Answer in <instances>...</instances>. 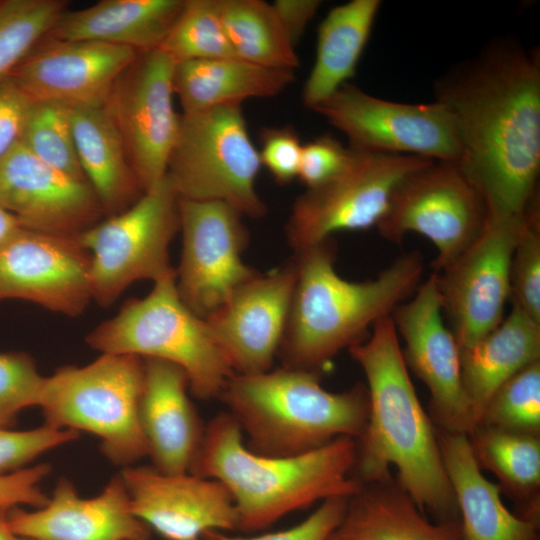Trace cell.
Segmentation results:
<instances>
[{
    "instance_id": "30",
    "label": "cell",
    "mask_w": 540,
    "mask_h": 540,
    "mask_svg": "<svg viewBox=\"0 0 540 540\" xmlns=\"http://www.w3.org/2000/svg\"><path fill=\"white\" fill-rule=\"evenodd\" d=\"M380 6V0H351L322 20L315 62L302 90L306 107L312 110L354 76Z\"/></svg>"
},
{
    "instance_id": "35",
    "label": "cell",
    "mask_w": 540,
    "mask_h": 540,
    "mask_svg": "<svg viewBox=\"0 0 540 540\" xmlns=\"http://www.w3.org/2000/svg\"><path fill=\"white\" fill-rule=\"evenodd\" d=\"M20 143L45 164L88 182L79 164L68 105L34 101Z\"/></svg>"
},
{
    "instance_id": "39",
    "label": "cell",
    "mask_w": 540,
    "mask_h": 540,
    "mask_svg": "<svg viewBox=\"0 0 540 540\" xmlns=\"http://www.w3.org/2000/svg\"><path fill=\"white\" fill-rule=\"evenodd\" d=\"M79 437L80 433L74 430L59 429L45 423L22 431L0 428V474L27 467L40 455Z\"/></svg>"
},
{
    "instance_id": "25",
    "label": "cell",
    "mask_w": 540,
    "mask_h": 540,
    "mask_svg": "<svg viewBox=\"0 0 540 540\" xmlns=\"http://www.w3.org/2000/svg\"><path fill=\"white\" fill-rule=\"evenodd\" d=\"M184 0H102L66 11L44 40H88L138 53L161 47Z\"/></svg>"
},
{
    "instance_id": "15",
    "label": "cell",
    "mask_w": 540,
    "mask_h": 540,
    "mask_svg": "<svg viewBox=\"0 0 540 540\" xmlns=\"http://www.w3.org/2000/svg\"><path fill=\"white\" fill-rule=\"evenodd\" d=\"M174 66L160 48L139 53L116 79L104 104L144 192L166 175L179 128Z\"/></svg>"
},
{
    "instance_id": "27",
    "label": "cell",
    "mask_w": 540,
    "mask_h": 540,
    "mask_svg": "<svg viewBox=\"0 0 540 540\" xmlns=\"http://www.w3.org/2000/svg\"><path fill=\"white\" fill-rule=\"evenodd\" d=\"M70 110L79 164L106 217L125 211L144 190L117 128L104 105Z\"/></svg>"
},
{
    "instance_id": "24",
    "label": "cell",
    "mask_w": 540,
    "mask_h": 540,
    "mask_svg": "<svg viewBox=\"0 0 540 540\" xmlns=\"http://www.w3.org/2000/svg\"><path fill=\"white\" fill-rule=\"evenodd\" d=\"M439 447L457 505L460 540H539L540 518L512 513L500 485L481 472L468 435L437 431Z\"/></svg>"
},
{
    "instance_id": "4",
    "label": "cell",
    "mask_w": 540,
    "mask_h": 540,
    "mask_svg": "<svg viewBox=\"0 0 540 540\" xmlns=\"http://www.w3.org/2000/svg\"><path fill=\"white\" fill-rule=\"evenodd\" d=\"M356 455L351 437L296 456L257 454L225 411L205 425L190 473L222 483L233 499L238 530L251 533L314 503L353 496L362 486L354 475Z\"/></svg>"
},
{
    "instance_id": "40",
    "label": "cell",
    "mask_w": 540,
    "mask_h": 540,
    "mask_svg": "<svg viewBox=\"0 0 540 540\" xmlns=\"http://www.w3.org/2000/svg\"><path fill=\"white\" fill-rule=\"evenodd\" d=\"M303 144L291 126L268 127L260 132L259 157L273 179L281 185L298 177Z\"/></svg>"
},
{
    "instance_id": "29",
    "label": "cell",
    "mask_w": 540,
    "mask_h": 540,
    "mask_svg": "<svg viewBox=\"0 0 540 540\" xmlns=\"http://www.w3.org/2000/svg\"><path fill=\"white\" fill-rule=\"evenodd\" d=\"M295 79L294 71L256 65L239 58L190 60L175 63L174 94L182 113L226 105L249 98L278 95Z\"/></svg>"
},
{
    "instance_id": "7",
    "label": "cell",
    "mask_w": 540,
    "mask_h": 540,
    "mask_svg": "<svg viewBox=\"0 0 540 540\" xmlns=\"http://www.w3.org/2000/svg\"><path fill=\"white\" fill-rule=\"evenodd\" d=\"M143 385V358L102 353L46 377L39 407L45 424L95 435L102 454L125 468L148 456L139 419Z\"/></svg>"
},
{
    "instance_id": "42",
    "label": "cell",
    "mask_w": 540,
    "mask_h": 540,
    "mask_svg": "<svg viewBox=\"0 0 540 540\" xmlns=\"http://www.w3.org/2000/svg\"><path fill=\"white\" fill-rule=\"evenodd\" d=\"M350 147L330 135L303 144L298 178L307 188L316 187L335 176L347 163Z\"/></svg>"
},
{
    "instance_id": "8",
    "label": "cell",
    "mask_w": 540,
    "mask_h": 540,
    "mask_svg": "<svg viewBox=\"0 0 540 540\" xmlns=\"http://www.w3.org/2000/svg\"><path fill=\"white\" fill-rule=\"evenodd\" d=\"M260 168L241 105L180 114L166 172L180 199L220 201L261 218L267 207L256 191Z\"/></svg>"
},
{
    "instance_id": "32",
    "label": "cell",
    "mask_w": 540,
    "mask_h": 540,
    "mask_svg": "<svg viewBox=\"0 0 540 540\" xmlns=\"http://www.w3.org/2000/svg\"><path fill=\"white\" fill-rule=\"evenodd\" d=\"M222 20L235 56L247 62L294 71L299 57L272 4L222 0Z\"/></svg>"
},
{
    "instance_id": "13",
    "label": "cell",
    "mask_w": 540,
    "mask_h": 540,
    "mask_svg": "<svg viewBox=\"0 0 540 540\" xmlns=\"http://www.w3.org/2000/svg\"><path fill=\"white\" fill-rule=\"evenodd\" d=\"M524 216L489 212L474 241L436 273L442 311L460 350L477 343L505 317L511 259Z\"/></svg>"
},
{
    "instance_id": "47",
    "label": "cell",
    "mask_w": 540,
    "mask_h": 540,
    "mask_svg": "<svg viewBox=\"0 0 540 540\" xmlns=\"http://www.w3.org/2000/svg\"><path fill=\"white\" fill-rule=\"evenodd\" d=\"M9 511L0 509V540H25L12 530L8 517Z\"/></svg>"
},
{
    "instance_id": "43",
    "label": "cell",
    "mask_w": 540,
    "mask_h": 540,
    "mask_svg": "<svg viewBox=\"0 0 540 540\" xmlns=\"http://www.w3.org/2000/svg\"><path fill=\"white\" fill-rule=\"evenodd\" d=\"M51 472V465L42 463L0 474V509L11 510L20 505L34 509L43 507L49 497L41 483Z\"/></svg>"
},
{
    "instance_id": "9",
    "label": "cell",
    "mask_w": 540,
    "mask_h": 540,
    "mask_svg": "<svg viewBox=\"0 0 540 540\" xmlns=\"http://www.w3.org/2000/svg\"><path fill=\"white\" fill-rule=\"evenodd\" d=\"M179 230V196L166 174L131 207L76 236L91 256L92 300L109 307L135 281L175 274L169 245Z\"/></svg>"
},
{
    "instance_id": "17",
    "label": "cell",
    "mask_w": 540,
    "mask_h": 540,
    "mask_svg": "<svg viewBox=\"0 0 540 540\" xmlns=\"http://www.w3.org/2000/svg\"><path fill=\"white\" fill-rule=\"evenodd\" d=\"M90 266L76 237L21 227L0 248V300L23 299L77 317L92 301Z\"/></svg>"
},
{
    "instance_id": "14",
    "label": "cell",
    "mask_w": 540,
    "mask_h": 540,
    "mask_svg": "<svg viewBox=\"0 0 540 540\" xmlns=\"http://www.w3.org/2000/svg\"><path fill=\"white\" fill-rule=\"evenodd\" d=\"M182 251L176 271L181 300L207 319L259 272L243 252L249 235L242 215L220 201L179 198Z\"/></svg>"
},
{
    "instance_id": "21",
    "label": "cell",
    "mask_w": 540,
    "mask_h": 540,
    "mask_svg": "<svg viewBox=\"0 0 540 540\" xmlns=\"http://www.w3.org/2000/svg\"><path fill=\"white\" fill-rule=\"evenodd\" d=\"M138 54L97 41L44 40L10 77L33 101L103 106L116 79Z\"/></svg>"
},
{
    "instance_id": "31",
    "label": "cell",
    "mask_w": 540,
    "mask_h": 540,
    "mask_svg": "<svg viewBox=\"0 0 540 540\" xmlns=\"http://www.w3.org/2000/svg\"><path fill=\"white\" fill-rule=\"evenodd\" d=\"M468 439L478 465L521 501L518 515L540 517V436L477 426Z\"/></svg>"
},
{
    "instance_id": "10",
    "label": "cell",
    "mask_w": 540,
    "mask_h": 540,
    "mask_svg": "<svg viewBox=\"0 0 540 540\" xmlns=\"http://www.w3.org/2000/svg\"><path fill=\"white\" fill-rule=\"evenodd\" d=\"M432 161L350 147L347 163L335 176L295 199L285 226L289 245L297 252L337 232L376 227L401 181Z\"/></svg>"
},
{
    "instance_id": "33",
    "label": "cell",
    "mask_w": 540,
    "mask_h": 540,
    "mask_svg": "<svg viewBox=\"0 0 540 540\" xmlns=\"http://www.w3.org/2000/svg\"><path fill=\"white\" fill-rule=\"evenodd\" d=\"M67 7L66 0H0V80L44 41Z\"/></svg>"
},
{
    "instance_id": "5",
    "label": "cell",
    "mask_w": 540,
    "mask_h": 540,
    "mask_svg": "<svg viewBox=\"0 0 540 540\" xmlns=\"http://www.w3.org/2000/svg\"><path fill=\"white\" fill-rule=\"evenodd\" d=\"M219 398L247 448L266 456H296L340 437L358 439L368 416L364 384L331 392L322 387L320 373L286 366L235 373Z\"/></svg>"
},
{
    "instance_id": "28",
    "label": "cell",
    "mask_w": 540,
    "mask_h": 540,
    "mask_svg": "<svg viewBox=\"0 0 540 540\" xmlns=\"http://www.w3.org/2000/svg\"><path fill=\"white\" fill-rule=\"evenodd\" d=\"M460 352L462 384L477 427L493 394L540 360V324L512 308L496 328Z\"/></svg>"
},
{
    "instance_id": "20",
    "label": "cell",
    "mask_w": 540,
    "mask_h": 540,
    "mask_svg": "<svg viewBox=\"0 0 540 540\" xmlns=\"http://www.w3.org/2000/svg\"><path fill=\"white\" fill-rule=\"evenodd\" d=\"M297 268L294 257L240 286L206 319L237 374L272 369L285 330Z\"/></svg>"
},
{
    "instance_id": "3",
    "label": "cell",
    "mask_w": 540,
    "mask_h": 540,
    "mask_svg": "<svg viewBox=\"0 0 540 540\" xmlns=\"http://www.w3.org/2000/svg\"><path fill=\"white\" fill-rule=\"evenodd\" d=\"M296 283L277 357L282 366L320 373L340 351L410 298L424 274L420 252H407L366 281H348L335 269L328 238L295 252Z\"/></svg>"
},
{
    "instance_id": "23",
    "label": "cell",
    "mask_w": 540,
    "mask_h": 540,
    "mask_svg": "<svg viewBox=\"0 0 540 540\" xmlns=\"http://www.w3.org/2000/svg\"><path fill=\"white\" fill-rule=\"evenodd\" d=\"M139 419L148 456L155 469L188 473L205 425L189 398L184 371L167 361L145 358Z\"/></svg>"
},
{
    "instance_id": "38",
    "label": "cell",
    "mask_w": 540,
    "mask_h": 540,
    "mask_svg": "<svg viewBox=\"0 0 540 540\" xmlns=\"http://www.w3.org/2000/svg\"><path fill=\"white\" fill-rule=\"evenodd\" d=\"M45 383L28 353H0V428L11 429L23 410L40 405Z\"/></svg>"
},
{
    "instance_id": "16",
    "label": "cell",
    "mask_w": 540,
    "mask_h": 540,
    "mask_svg": "<svg viewBox=\"0 0 540 540\" xmlns=\"http://www.w3.org/2000/svg\"><path fill=\"white\" fill-rule=\"evenodd\" d=\"M437 275L432 272L413 297L397 306L391 318L407 368L426 385L440 430L469 435L476 423L462 379L460 347L442 316Z\"/></svg>"
},
{
    "instance_id": "37",
    "label": "cell",
    "mask_w": 540,
    "mask_h": 540,
    "mask_svg": "<svg viewBox=\"0 0 540 540\" xmlns=\"http://www.w3.org/2000/svg\"><path fill=\"white\" fill-rule=\"evenodd\" d=\"M509 301L540 324V214L538 196L527 209L510 265Z\"/></svg>"
},
{
    "instance_id": "11",
    "label": "cell",
    "mask_w": 540,
    "mask_h": 540,
    "mask_svg": "<svg viewBox=\"0 0 540 540\" xmlns=\"http://www.w3.org/2000/svg\"><path fill=\"white\" fill-rule=\"evenodd\" d=\"M487 203L457 162L432 161L397 186L376 225L380 235L401 243L408 233L429 239L438 273L479 235L488 218Z\"/></svg>"
},
{
    "instance_id": "6",
    "label": "cell",
    "mask_w": 540,
    "mask_h": 540,
    "mask_svg": "<svg viewBox=\"0 0 540 540\" xmlns=\"http://www.w3.org/2000/svg\"><path fill=\"white\" fill-rule=\"evenodd\" d=\"M101 353L153 358L181 368L190 393L219 398L235 374L206 319L190 310L176 288V273L154 282L143 298H130L85 338Z\"/></svg>"
},
{
    "instance_id": "2",
    "label": "cell",
    "mask_w": 540,
    "mask_h": 540,
    "mask_svg": "<svg viewBox=\"0 0 540 540\" xmlns=\"http://www.w3.org/2000/svg\"><path fill=\"white\" fill-rule=\"evenodd\" d=\"M391 316L379 320L366 341L348 351L366 378L368 416L356 439L355 477L362 483L393 479L437 522L458 521L454 494L437 431L418 399Z\"/></svg>"
},
{
    "instance_id": "44",
    "label": "cell",
    "mask_w": 540,
    "mask_h": 540,
    "mask_svg": "<svg viewBox=\"0 0 540 540\" xmlns=\"http://www.w3.org/2000/svg\"><path fill=\"white\" fill-rule=\"evenodd\" d=\"M33 102L11 77L0 80V159L20 143Z\"/></svg>"
},
{
    "instance_id": "45",
    "label": "cell",
    "mask_w": 540,
    "mask_h": 540,
    "mask_svg": "<svg viewBox=\"0 0 540 540\" xmlns=\"http://www.w3.org/2000/svg\"><path fill=\"white\" fill-rule=\"evenodd\" d=\"M294 46L321 6L319 0H276L272 3Z\"/></svg>"
},
{
    "instance_id": "26",
    "label": "cell",
    "mask_w": 540,
    "mask_h": 540,
    "mask_svg": "<svg viewBox=\"0 0 540 540\" xmlns=\"http://www.w3.org/2000/svg\"><path fill=\"white\" fill-rule=\"evenodd\" d=\"M327 540H460V526L430 521L391 479L362 484Z\"/></svg>"
},
{
    "instance_id": "49",
    "label": "cell",
    "mask_w": 540,
    "mask_h": 540,
    "mask_svg": "<svg viewBox=\"0 0 540 540\" xmlns=\"http://www.w3.org/2000/svg\"><path fill=\"white\" fill-rule=\"evenodd\" d=\"M25 540H28V539H25Z\"/></svg>"
},
{
    "instance_id": "19",
    "label": "cell",
    "mask_w": 540,
    "mask_h": 540,
    "mask_svg": "<svg viewBox=\"0 0 540 540\" xmlns=\"http://www.w3.org/2000/svg\"><path fill=\"white\" fill-rule=\"evenodd\" d=\"M0 207L23 228L70 237L106 217L88 182L45 164L22 143L0 159Z\"/></svg>"
},
{
    "instance_id": "41",
    "label": "cell",
    "mask_w": 540,
    "mask_h": 540,
    "mask_svg": "<svg viewBox=\"0 0 540 540\" xmlns=\"http://www.w3.org/2000/svg\"><path fill=\"white\" fill-rule=\"evenodd\" d=\"M349 498L324 500L303 521L285 530L257 536H233L223 532H208L218 540H327L341 520Z\"/></svg>"
},
{
    "instance_id": "18",
    "label": "cell",
    "mask_w": 540,
    "mask_h": 540,
    "mask_svg": "<svg viewBox=\"0 0 540 540\" xmlns=\"http://www.w3.org/2000/svg\"><path fill=\"white\" fill-rule=\"evenodd\" d=\"M120 476L136 517L166 540H199L208 532L238 530L233 499L215 479L164 473L153 466H128Z\"/></svg>"
},
{
    "instance_id": "36",
    "label": "cell",
    "mask_w": 540,
    "mask_h": 540,
    "mask_svg": "<svg viewBox=\"0 0 540 540\" xmlns=\"http://www.w3.org/2000/svg\"><path fill=\"white\" fill-rule=\"evenodd\" d=\"M478 426L540 436V360L519 371L493 394Z\"/></svg>"
},
{
    "instance_id": "48",
    "label": "cell",
    "mask_w": 540,
    "mask_h": 540,
    "mask_svg": "<svg viewBox=\"0 0 540 540\" xmlns=\"http://www.w3.org/2000/svg\"><path fill=\"white\" fill-rule=\"evenodd\" d=\"M199 540H218V539L212 536L211 534H206L204 537H202Z\"/></svg>"
},
{
    "instance_id": "34",
    "label": "cell",
    "mask_w": 540,
    "mask_h": 540,
    "mask_svg": "<svg viewBox=\"0 0 540 540\" xmlns=\"http://www.w3.org/2000/svg\"><path fill=\"white\" fill-rule=\"evenodd\" d=\"M222 0H184L160 49L175 63L237 58L222 20Z\"/></svg>"
},
{
    "instance_id": "22",
    "label": "cell",
    "mask_w": 540,
    "mask_h": 540,
    "mask_svg": "<svg viewBox=\"0 0 540 540\" xmlns=\"http://www.w3.org/2000/svg\"><path fill=\"white\" fill-rule=\"evenodd\" d=\"M12 530L28 540H149L150 529L134 514L124 482L114 476L96 496L83 498L60 478L41 508H13Z\"/></svg>"
},
{
    "instance_id": "46",
    "label": "cell",
    "mask_w": 540,
    "mask_h": 540,
    "mask_svg": "<svg viewBox=\"0 0 540 540\" xmlns=\"http://www.w3.org/2000/svg\"><path fill=\"white\" fill-rule=\"evenodd\" d=\"M18 219L0 207V248L21 228Z\"/></svg>"
},
{
    "instance_id": "12",
    "label": "cell",
    "mask_w": 540,
    "mask_h": 540,
    "mask_svg": "<svg viewBox=\"0 0 540 540\" xmlns=\"http://www.w3.org/2000/svg\"><path fill=\"white\" fill-rule=\"evenodd\" d=\"M342 132L349 147L458 162L460 144L448 110L435 101L408 104L372 96L349 83L312 109Z\"/></svg>"
},
{
    "instance_id": "1",
    "label": "cell",
    "mask_w": 540,
    "mask_h": 540,
    "mask_svg": "<svg viewBox=\"0 0 540 540\" xmlns=\"http://www.w3.org/2000/svg\"><path fill=\"white\" fill-rule=\"evenodd\" d=\"M460 144L457 162L492 213L523 216L538 196L540 62L498 43L438 84Z\"/></svg>"
}]
</instances>
